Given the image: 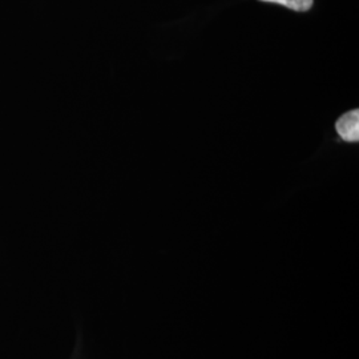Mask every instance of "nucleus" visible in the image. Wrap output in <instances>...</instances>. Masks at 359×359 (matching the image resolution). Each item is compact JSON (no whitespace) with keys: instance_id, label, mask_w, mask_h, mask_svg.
Returning a JSON list of instances; mask_svg holds the SVG:
<instances>
[{"instance_id":"f257e3e1","label":"nucleus","mask_w":359,"mask_h":359,"mask_svg":"<svg viewBox=\"0 0 359 359\" xmlns=\"http://www.w3.org/2000/svg\"><path fill=\"white\" fill-rule=\"evenodd\" d=\"M341 139L347 142H359V111L354 109L339 117L335 124Z\"/></svg>"},{"instance_id":"f03ea898","label":"nucleus","mask_w":359,"mask_h":359,"mask_svg":"<svg viewBox=\"0 0 359 359\" xmlns=\"http://www.w3.org/2000/svg\"><path fill=\"white\" fill-rule=\"evenodd\" d=\"M262 1H268V3H276L283 7H287L290 10L299 11V13H305L313 7V0H262Z\"/></svg>"}]
</instances>
